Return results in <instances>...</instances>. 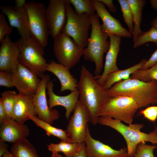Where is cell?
<instances>
[{
  "label": "cell",
  "instance_id": "obj_21",
  "mask_svg": "<svg viewBox=\"0 0 157 157\" xmlns=\"http://www.w3.org/2000/svg\"><path fill=\"white\" fill-rule=\"evenodd\" d=\"M30 115H37L33 95L18 93L13 108L12 118L24 123L30 119Z\"/></svg>",
  "mask_w": 157,
  "mask_h": 157
},
{
  "label": "cell",
  "instance_id": "obj_25",
  "mask_svg": "<svg viewBox=\"0 0 157 157\" xmlns=\"http://www.w3.org/2000/svg\"><path fill=\"white\" fill-rule=\"evenodd\" d=\"M10 152L14 157H39L35 148L26 138L13 143Z\"/></svg>",
  "mask_w": 157,
  "mask_h": 157
},
{
  "label": "cell",
  "instance_id": "obj_5",
  "mask_svg": "<svg viewBox=\"0 0 157 157\" xmlns=\"http://www.w3.org/2000/svg\"><path fill=\"white\" fill-rule=\"evenodd\" d=\"M18 40L20 49L19 63L41 79L46 71L48 64L43 56L44 47L31 36L20 38Z\"/></svg>",
  "mask_w": 157,
  "mask_h": 157
},
{
  "label": "cell",
  "instance_id": "obj_32",
  "mask_svg": "<svg viewBox=\"0 0 157 157\" xmlns=\"http://www.w3.org/2000/svg\"><path fill=\"white\" fill-rule=\"evenodd\" d=\"M117 1L120 5L124 22L128 28L129 31L133 35L134 23L131 6L127 0H118Z\"/></svg>",
  "mask_w": 157,
  "mask_h": 157
},
{
  "label": "cell",
  "instance_id": "obj_42",
  "mask_svg": "<svg viewBox=\"0 0 157 157\" xmlns=\"http://www.w3.org/2000/svg\"><path fill=\"white\" fill-rule=\"evenodd\" d=\"M15 7L17 8H23L26 7L27 2L25 0H15Z\"/></svg>",
  "mask_w": 157,
  "mask_h": 157
},
{
  "label": "cell",
  "instance_id": "obj_20",
  "mask_svg": "<svg viewBox=\"0 0 157 157\" xmlns=\"http://www.w3.org/2000/svg\"><path fill=\"white\" fill-rule=\"evenodd\" d=\"M0 125V139L5 142L13 143L26 138L29 134V129L26 125L12 118L6 119Z\"/></svg>",
  "mask_w": 157,
  "mask_h": 157
},
{
  "label": "cell",
  "instance_id": "obj_33",
  "mask_svg": "<svg viewBox=\"0 0 157 157\" xmlns=\"http://www.w3.org/2000/svg\"><path fill=\"white\" fill-rule=\"evenodd\" d=\"M157 148V146L148 145L145 142H141L137 147L135 157H154V151Z\"/></svg>",
  "mask_w": 157,
  "mask_h": 157
},
{
  "label": "cell",
  "instance_id": "obj_17",
  "mask_svg": "<svg viewBox=\"0 0 157 157\" xmlns=\"http://www.w3.org/2000/svg\"><path fill=\"white\" fill-rule=\"evenodd\" d=\"M54 84L52 80L49 81L47 85V94L49 96L47 100L49 108L51 109L56 106L64 107L66 110L65 116L69 119L79 100V93L78 89L71 92L68 94L60 96L56 94L53 91Z\"/></svg>",
  "mask_w": 157,
  "mask_h": 157
},
{
  "label": "cell",
  "instance_id": "obj_39",
  "mask_svg": "<svg viewBox=\"0 0 157 157\" xmlns=\"http://www.w3.org/2000/svg\"><path fill=\"white\" fill-rule=\"evenodd\" d=\"M8 119L2 101L0 100V123L1 124L5 120Z\"/></svg>",
  "mask_w": 157,
  "mask_h": 157
},
{
  "label": "cell",
  "instance_id": "obj_8",
  "mask_svg": "<svg viewBox=\"0 0 157 157\" xmlns=\"http://www.w3.org/2000/svg\"><path fill=\"white\" fill-rule=\"evenodd\" d=\"M46 8L43 3L34 1L28 2L26 5L31 36L44 48L47 44L50 34L45 17Z\"/></svg>",
  "mask_w": 157,
  "mask_h": 157
},
{
  "label": "cell",
  "instance_id": "obj_18",
  "mask_svg": "<svg viewBox=\"0 0 157 157\" xmlns=\"http://www.w3.org/2000/svg\"><path fill=\"white\" fill-rule=\"evenodd\" d=\"M1 13L7 17L10 25L16 28L21 38L31 36L28 23L26 7L17 8L10 6H1Z\"/></svg>",
  "mask_w": 157,
  "mask_h": 157
},
{
  "label": "cell",
  "instance_id": "obj_3",
  "mask_svg": "<svg viewBox=\"0 0 157 157\" xmlns=\"http://www.w3.org/2000/svg\"><path fill=\"white\" fill-rule=\"evenodd\" d=\"M91 21L90 35L83 56L84 60L94 63V74L97 76L101 75L104 67V55L109 49L110 42L101 30L99 17L96 14L91 15Z\"/></svg>",
  "mask_w": 157,
  "mask_h": 157
},
{
  "label": "cell",
  "instance_id": "obj_47",
  "mask_svg": "<svg viewBox=\"0 0 157 157\" xmlns=\"http://www.w3.org/2000/svg\"><path fill=\"white\" fill-rule=\"evenodd\" d=\"M156 139H155V144H157V134L156 135Z\"/></svg>",
  "mask_w": 157,
  "mask_h": 157
},
{
  "label": "cell",
  "instance_id": "obj_26",
  "mask_svg": "<svg viewBox=\"0 0 157 157\" xmlns=\"http://www.w3.org/2000/svg\"><path fill=\"white\" fill-rule=\"evenodd\" d=\"M29 118L37 126L44 129L48 136L53 135L58 138L61 141L72 142L66 130L54 127L40 119L36 115H30Z\"/></svg>",
  "mask_w": 157,
  "mask_h": 157
},
{
  "label": "cell",
  "instance_id": "obj_23",
  "mask_svg": "<svg viewBox=\"0 0 157 157\" xmlns=\"http://www.w3.org/2000/svg\"><path fill=\"white\" fill-rule=\"evenodd\" d=\"M147 60L146 59H142L138 63L127 69H118L110 73L106 78L103 87L109 89L115 83L128 79L132 74L140 69Z\"/></svg>",
  "mask_w": 157,
  "mask_h": 157
},
{
  "label": "cell",
  "instance_id": "obj_40",
  "mask_svg": "<svg viewBox=\"0 0 157 157\" xmlns=\"http://www.w3.org/2000/svg\"><path fill=\"white\" fill-rule=\"evenodd\" d=\"M5 142L0 139V157H2L4 154L8 150V145Z\"/></svg>",
  "mask_w": 157,
  "mask_h": 157
},
{
  "label": "cell",
  "instance_id": "obj_38",
  "mask_svg": "<svg viewBox=\"0 0 157 157\" xmlns=\"http://www.w3.org/2000/svg\"><path fill=\"white\" fill-rule=\"evenodd\" d=\"M99 1L106 5L109 10L112 13H116L117 11V8L113 3L112 0H98Z\"/></svg>",
  "mask_w": 157,
  "mask_h": 157
},
{
  "label": "cell",
  "instance_id": "obj_19",
  "mask_svg": "<svg viewBox=\"0 0 157 157\" xmlns=\"http://www.w3.org/2000/svg\"><path fill=\"white\" fill-rule=\"evenodd\" d=\"M108 37L110 39V45L106 52L104 70L101 75L94 76L97 83L102 87L108 75L119 69L117 65V60L120 51L122 37L115 35H110Z\"/></svg>",
  "mask_w": 157,
  "mask_h": 157
},
{
  "label": "cell",
  "instance_id": "obj_14",
  "mask_svg": "<svg viewBox=\"0 0 157 157\" xmlns=\"http://www.w3.org/2000/svg\"><path fill=\"white\" fill-rule=\"evenodd\" d=\"M91 1L96 14L102 22L101 28L105 34L108 36L110 35H115L126 38L132 37V35L122 26L119 20L110 15L103 3L98 0Z\"/></svg>",
  "mask_w": 157,
  "mask_h": 157
},
{
  "label": "cell",
  "instance_id": "obj_31",
  "mask_svg": "<svg viewBox=\"0 0 157 157\" xmlns=\"http://www.w3.org/2000/svg\"><path fill=\"white\" fill-rule=\"evenodd\" d=\"M150 42L157 44V28L154 27L147 31H142L133 42V47L136 48Z\"/></svg>",
  "mask_w": 157,
  "mask_h": 157
},
{
  "label": "cell",
  "instance_id": "obj_24",
  "mask_svg": "<svg viewBox=\"0 0 157 157\" xmlns=\"http://www.w3.org/2000/svg\"><path fill=\"white\" fill-rule=\"evenodd\" d=\"M132 10L134 23L132 35L134 42L138 36L142 32L140 28L142 20V12L146 1L144 0H127Z\"/></svg>",
  "mask_w": 157,
  "mask_h": 157
},
{
  "label": "cell",
  "instance_id": "obj_35",
  "mask_svg": "<svg viewBox=\"0 0 157 157\" xmlns=\"http://www.w3.org/2000/svg\"><path fill=\"white\" fill-rule=\"evenodd\" d=\"M139 113L149 121L154 122L157 119V106L147 107L144 109L141 110Z\"/></svg>",
  "mask_w": 157,
  "mask_h": 157
},
{
  "label": "cell",
  "instance_id": "obj_7",
  "mask_svg": "<svg viewBox=\"0 0 157 157\" xmlns=\"http://www.w3.org/2000/svg\"><path fill=\"white\" fill-rule=\"evenodd\" d=\"M139 109L133 98L124 96L112 97L101 110L99 117L118 120L129 124L132 123L134 115Z\"/></svg>",
  "mask_w": 157,
  "mask_h": 157
},
{
  "label": "cell",
  "instance_id": "obj_30",
  "mask_svg": "<svg viewBox=\"0 0 157 157\" xmlns=\"http://www.w3.org/2000/svg\"><path fill=\"white\" fill-rule=\"evenodd\" d=\"M130 78L146 82L153 80L157 82V64L147 69L137 70L131 75Z\"/></svg>",
  "mask_w": 157,
  "mask_h": 157
},
{
  "label": "cell",
  "instance_id": "obj_11",
  "mask_svg": "<svg viewBox=\"0 0 157 157\" xmlns=\"http://www.w3.org/2000/svg\"><path fill=\"white\" fill-rule=\"evenodd\" d=\"M50 80V77L44 74L41 78L39 86L33 95V102L38 117L51 124L60 116L59 112L56 109H51L49 106L46 97L47 85Z\"/></svg>",
  "mask_w": 157,
  "mask_h": 157
},
{
  "label": "cell",
  "instance_id": "obj_29",
  "mask_svg": "<svg viewBox=\"0 0 157 157\" xmlns=\"http://www.w3.org/2000/svg\"><path fill=\"white\" fill-rule=\"evenodd\" d=\"M17 95L15 91L12 90H6L1 93L0 100L2 101L8 119L12 118L13 108Z\"/></svg>",
  "mask_w": 157,
  "mask_h": 157
},
{
  "label": "cell",
  "instance_id": "obj_28",
  "mask_svg": "<svg viewBox=\"0 0 157 157\" xmlns=\"http://www.w3.org/2000/svg\"><path fill=\"white\" fill-rule=\"evenodd\" d=\"M74 7V11L77 14L84 13L90 15L95 14V9L91 0H68Z\"/></svg>",
  "mask_w": 157,
  "mask_h": 157
},
{
  "label": "cell",
  "instance_id": "obj_1",
  "mask_svg": "<svg viewBox=\"0 0 157 157\" xmlns=\"http://www.w3.org/2000/svg\"><path fill=\"white\" fill-rule=\"evenodd\" d=\"M77 89L79 100L87 108L90 122L95 125L98 123L101 110L111 97L109 89L99 85L94 76L84 65L81 68Z\"/></svg>",
  "mask_w": 157,
  "mask_h": 157
},
{
  "label": "cell",
  "instance_id": "obj_37",
  "mask_svg": "<svg viewBox=\"0 0 157 157\" xmlns=\"http://www.w3.org/2000/svg\"><path fill=\"white\" fill-rule=\"evenodd\" d=\"M157 64V49L153 53L149 59L143 65L141 69L151 68Z\"/></svg>",
  "mask_w": 157,
  "mask_h": 157
},
{
  "label": "cell",
  "instance_id": "obj_9",
  "mask_svg": "<svg viewBox=\"0 0 157 157\" xmlns=\"http://www.w3.org/2000/svg\"><path fill=\"white\" fill-rule=\"evenodd\" d=\"M84 49L62 32L54 38L53 51L58 63L69 70L79 62Z\"/></svg>",
  "mask_w": 157,
  "mask_h": 157
},
{
  "label": "cell",
  "instance_id": "obj_22",
  "mask_svg": "<svg viewBox=\"0 0 157 157\" xmlns=\"http://www.w3.org/2000/svg\"><path fill=\"white\" fill-rule=\"evenodd\" d=\"M46 71L53 74L59 79L61 84V92L66 90L71 92L77 89L78 81L66 67L52 60L48 63Z\"/></svg>",
  "mask_w": 157,
  "mask_h": 157
},
{
  "label": "cell",
  "instance_id": "obj_4",
  "mask_svg": "<svg viewBox=\"0 0 157 157\" xmlns=\"http://www.w3.org/2000/svg\"><path fill=\"white\" fill-rule=\"evenodd\" d=\"M98 123L113 128L123 136L126 143L128 157H135L137 147L140 143L149 142L154 143V131L148 134L141 131L144 126L142 124L126 125L118 120L105 117H99Z\"/></svg>",
  "mask_w": 157,
  "mask_h": 157
},
{
  "label": "cell",
  "instance_id": "obj_45",
  "mask_svg": "<svg viewBox=\"0 0 157 157\" xmlns=\"http://www.w3.org/2000/svg\"><path fill=\"white\" fill-rule=\"evenodd\" d=\"M2 157H14L13 155L11 153L7 151L3 155Z\"/></svg>",
  "mask_w": 157,
  "mask_h": 157
},
{
  "label": "cell",
  "instance_id": "obj_15",
  "mask_svg": "<svg viewBox=\"0 0 157 157\" xmlns=\"http://www.w3.org/2000/svg\"><path fill=\"white\" fill-rule=\"evenodd\" d=\"M0 47V71L12 73L19 63L20 49L18 40L13 41L9 35L5 36Z\"/></svg>",
  "mask_w": 157,
  "mask_h": 157
},
{
  "label": "cell",
  "instance_id": "obj_10",
  "mask_svg": "<svg viewBox=\"0 0 157 157\" xmlns=\"http://www.w3.org/2000/svg\"><path fill=\"white\" fill-rule=\"evenodd\" d=\"M73 112L65 130L72 142L84 143L88 123L90 120L89 113L79 100Z\"/></svg>",
  "mask_w": 157,
  "mask_h": 157
},
{
  "label": "cell",
  "instance_id": "obj_41",
  "mask_svg": "<svg viewBox=\"0 0 157 157\" xmlns=\"http://www.w3.org/2000/svg\"><path fill=\"white\" fill-rule=\"evenodd\" d=\"M85 143L83 144L80 149L74 156L69 157H86L85 151Z\"/></svg>",
  "mask_w": 157,
  "mask_h": 157
},
{
  "label": "cell",
  "instance_id": "obj_2",
  "mask_svg": "<svg viewBox=\"0 0 157 157\" xmlns=\"http://www.w3.org/2000/svg\"><path fill=\"white\" fill-rule=\"evenodd\" d=\"M109 91L111 97L124 96L133 98L139 108L157 104V82H146L129 78L114 84Z\"/></svg>",
  "mask_w": 157,
  "mask_h": 157
},
{
  "label": "cell",
  "instance_id": "obj_12",
  "mask_svg": "<svg viewBox=\"0 0 157 157\" xmlns=\"http://www.w3.org/2000/svg\"><path fill=\"white\" fill-rule=\"evenodd\" d=\"M67 0H50L45 15L50 34L53 38L61 33L65 24Z\"/></svg>",
  "mask_w": 157,
  "mask_h": 157
},
{
  "label": "cell",
  "instance_id": "obj_13",
  "mask_svg": "<svg viewBox=\"0 0 157 157\" xmlns=\"http://www.w3.org/2000/svg\"><path fill=\"white\" fill-rule=\"evenodd\" d=\"M11 74L14 87L18 93L34 95L39 86L41 79L29 69L19 63Z\"/></svg>",
  "mask_w": 157,
  "mask_h": 157
},
{
  "label": "cell",
  "instance_id": "obj_44",
  "mask_svg": "<svg viewBox=\"0 0 157 157\" xmlns=\"http://www.w3.org/2000/svg\"><path fill=\"white\" fill-rule=\"evenodd\" d=\"M151 25L152 27L157 28V17L152 20L151 23Z\"/></svg>",
  "mask_w": 157,
  "mask_h": 157
},
{
  "label": "cell",
  "instance_id": "obj_43",
  "mask_svg": "<svg viewBox=\"0 0 157 157\" xmlns=\"http://www.w3.org/2000/svg\"><path fill=\"white\" fill-rule=\"evenodd\" d=\"M150 3L151 7L157 11V0H150Z\"/></svg>",
  "mask_w": 157,
  "mask_h": 157
},
{
  "label": "cell",
  "instance_id": "obj_27",
  "mask_svg": "<svg viewBox=\"0 0 157 157\" xmlns=\"http://www.w3.org/2000/svg\"><path fill=\"white\" fill-rule=\"evenodd\" d=\"M83 143L68 142L61 140L57 144L51 143L47 145V147L49 151L52 152H62L66 157H69L74 155L80 149Z\"/></svg>",
  "mask_w": 157,
  "mask_h": 157
},
{
  "label": "cell",
  "instance_id": "obj_36",
  "mask_svg": "<svg viewBox=\"0 0 157 157\" xmlns=\"http://www.w3.org/2000/svg\"><path fill=\"white\" fill-rule=\"evenodd\" d=\"M0 85L8 88L14 87L11 73L0 71Z\"/></svg>",
  "mask_w": 157,
  "mask_h": 157
},
{
  "label": "cell",
  "instance_id": "obj_6",
  "mask_svg": "<svg viewBox=\"0 0 157 157\" xmlns=\"http://www.w3.org/2000/svg\"><path fill=\"white\" fill-rule=\"evenodd\" d=\"M67 19L61 32L71 38L79 46L85 48L89 40L91 27V15L86 13L76 14L71 6L68 0L66 5Z\"/></svg>",
  "mask_w": 157,
  "mask_h": 157
},
{
  "label": "cell",
  "instance_id": "obj_16",
  "mask_svg": "<svg viewBox=\"0 0 157 157\" xmlns=\"http://www.w3.org/2000/svg\"><path fill=\"white\" fill-rule=\"evenodd\" d=\"M84 143L86 157H128L127 148L115 150L93 138L90 133L88 125L87 128Z\"/></svg>",
  "mask_w": 157,
  "mask_h": 157
},
{
  "label": "cell",
  "instance_id": "obj_46",
  "mask_svg": "<svg viewBox=\"0 0 157 157\" xmlns=\"http://www.w3.org/2000/svg\"><path fill=\"white\" fill-rule=\"evenodd\" d=\"M51 157H63L60 155L58 152H52Z\"/></svg>",
  "mask_w": 157,
  "mask_h": 157
},
{
  "label": "cell",
  "instance_id": "obj_34",
  "mask_svg": "<svg viewBox=\"0 0 157 157\" xmlns=\"http://www.w3.org/2000/svg\"><path fill=\"white\" fill-rule=\"evenodd\" d=\"M13 31V27L10 26L6 20L5 15L0 13V42L2 43L5 36L10 35Z\"/></svg>",
  "mask_w": 157,
  "mask_h": 157
}]
</instances>
